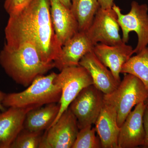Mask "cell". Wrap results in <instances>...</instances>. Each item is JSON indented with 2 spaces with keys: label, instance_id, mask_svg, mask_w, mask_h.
I'll list each match as a JSON object with an SVG mask.
<instances>
[{
  "label": "cell",
  "instance_id": "obj_1",
  "mask_svg": "<svg viewBox=\"0 0 148 148\" xmlns=\"http://www.w3.org/2000/svg\"><path fill=\"white\" fill-rule=\"evenodd\" d=\"M5 35L8 46L33 44L45 63H53L61 54L62 46L54 32L50 0H32L21 11L10 15Z\"/></svg>",
  "mask_w": 148,
  "mask_h": 148
},
{
  "label": "cell",
  "instance_id": "obj_2",
  "mask_svg": "<svg viewBox=\"0 0 148 148\" xmlns=\"http://www.w3.org/2000/svg\"><path fill=\"white\" fill-rule=\"evenodd\" d=\"M0 65L12 79L26 87L37 77L55 68L54 62H44L35 46L29 42L13 47L4 45L0 52Z\"/></svg>",
  "mask_w": 148,
  "mask_h": 148
},
{
  "label": "cell",
  "instance_id": "obj_3",
  "mask_svg": "<svg viewBox=\"0 0 148 148\" xmlns=\"http://www.w3.org/2000/svg\"><path fill=\"white\" fill-rule=\"evenodd\" d=\"M57 74L53 72L47 75L39 76L24 91L6 94L3 106L6 108H37L59 103L62 91L54 81Z\"/></svg>",
  "mask_w": 148,
  "mask_h": 148
},
{
  "label": "cell",
  "instance_id": "obj_4",
  "mask_svg": "<svg viewBox=\"0 0 148 148\" xmlns=\"http://www.w3.org/2000/svg\"><path fill=\"white\" fill-rule=\"evenodd\" d=\"M125 74L118 87L104 95V102L116 110L119 127L134 106L148 99V90L141 81L131 74Z\"/></svg>",
  "mask_w": 148,
  "mask_h": 148
},
{
  "label": "cell",
  "instance_id": "obj_5",
  "mask_svg": "<svg viewBox=\"0 0 148 148\" xmlns=\"http://www.w3.org/2000/svg\"><path fill=\"white\" fill-rule=\"evenodd\" d=\"M112 8L116 12L118 22L122 31L123 42H128L129 34L134 32L138 36V42L134 49V53L140 52L148 45V6L146 4H140L135 1L131 3L128 13L123 14L119 7L114 4Z\"/></svg>",
  "mask_w": 148,
  "mask_h": 148
},
{
  "label": "cell",
  "instance_id": "obj_6",
  "mask_svg": "<svg viewBox=\"0 0 148 148\" xmlns=\"http://www.w3.org/2000/svg\"><path fill=\"white\" fill-rule=\"evenodd\" d=\"M54 81L61 88L62 93L59 102V112L50 126L54 124L62 114L69 108L72 101L83 88L93 84L90 74L80 66L64 68L57 74Z\"/></svg>",
  "mask_w": 148,
  "mask_h": 148
},
{
  "label": "cell",
  "instance_id": "obj_7",
  "mask_svg": "<svg viewBox=\"0 0 148 148\" xmlns=\"http://www.w3.org/2000/svg\"><path fill=\"white\" fill-rule=\"evenodd\" d=\"M104 95L92 84L83 88L72 101L69 108L79 129L95 124L104 104Z\"/></svg>",
  "mask_w": 148,
  "mask_h": 148
},
{
  "label": "cell",
  "instance_id": "obj_8",
  "mask_svg": "<svg viewBox=\"0 0 148 148\" xmlns=\"http://www.w3.org/2000/svg\"><path fill=\"white\" fill-rule=\"evenodd\" d=\"M79 130L76 118L69 108L46 130L38 148H72Z\"/></svg>",
  "mask_w": 148,
  "mask_h": 148
},
{
  "label": "cell",
  "instance_id": "obj_9",
  "mask_svg": "<svg viewBox=\"0 0 148 148\" xmlns=\"http://www.w3.org/2000/svg\"><path fill=\"white\" fill-rule=\"evenodd\" d=\"M120 28L117 15L112 8L100 7L86 32L95 45L101 43L114 45L123 42L120 35Z\"/></svg>",
  "mask_w": 148,
  "mask_h": 148
},
{
  "label": "cell",
  "instance_id": "obj_10",
  "mask_svg": "<svg viewBox=\"0 0 148 148\" xmlns=\"http://www.w3.org/2000/svg\"><path fill=\"white\" fill-rule=\"evenodd\" d=\"M146 106L145 102L136 105L120 127L119 148H135L144 145L145 132L143 116Z\"/></svg>",
  "mask_w": 148,
  "mask_h": 148
},
{
  "label": "cell",
  "instance_id": "obj_11",
  "mask_svg": "<svg viewBox=\"0 0 148 148\" xmlns=\"http://www.w3.org/2000/svg\"><path fill=\"white\" fill-rule=\"evenodd\" d=\"M95 45L86 32L79 31L62 46L60 56L53 62L55 68L60 71L66 67L79 66L82 58L92 52Z\"/></svg>",
  "mask_w": 148,
  "mask_h": 148
},
{
  "label": "cell",
  "instance_id": "obj_12",
  "mask_svg": "<svg viewBox=\"0 0 148 148\" xmlns=\"http://www.w3.org/2000/svg\"><path fill=\"white\" fill-rule=\"evenodd\" d=\"M93 52L119 82L122 67L134 53L132 47L124 42L114 45L98 43L94 46Z\"/></svg>",
  "mask_w": 148,
  "mask_h": 148
},
{
  "label": "cell",
  "instance_id": "obj_13",
  "mask_svg": "<svg viewBox=\"0 0 148 148\" xmlns=\"http://www.w3.org/2000/svg\"><path fill=\"white\" fill-rule=\"evenodd\" d=\"M34 109L10 107L0 112V148H10L16 137L24 129L27 113Z\"/></svg>",
  "mask_w": 148,
  "mask_h": 148
},
{
  "label": "cell",
  "instance_id": "obj_14",
  "mask_svg": "<svg viewBox=\"0 0 148 148\" xmlns=\"http://www.w3.org/2000/svg\"><path fill=\"white\" fill-rule=\"evenodd\" d=\"M50 13L56 35L63 46L79 31L77 21L71 9L59 0H50Z\"/></svg>",
  "mask_w": 148,
  "mask_h": 148
},
{
  "label": "cell",
  "instance_id": "obj_15",
  "mask_svg": "<svg viewBox=\"0 0 148 148\" xmlns=\"http://www.w3.org/2000/svg\"><path fill=\"white\" fill-rule=\"evenodd\" d=\"M90 74L93 85L104 94L112 92L120 83L116 79L110 70L96 57L93 51L84 55L79 62Z\"/></svg>",
  "mask_w": 148,
  "mask_h": 148
},
{
  "label": "cell",
  "instance_id": "obj_16",
  "mask_svg": "<svg viewBox=\"0 0 148 148\" xmlns=\"http://www.w3.org/2000/svg\"><path fill=\"white\" fill-rule=\"evenodd\" d=\"M95 125L102 148H119L120 127L118 124L117 114L114 107L104 102Z\"/></svg>",
  "mask_w": 148,
  "mask_h": 148
},
{
  "label": "cell",
  "instance_id": "obj_17",
  "mask_svg": "<svg viewBox=\"0 0 148 148\" xmlns=\"http://www.w3.org/2000/svg\"><path fill=\"white\" fill-rule=\"evenodd\" d=\"M56 103L47 104L29 111L24 121V129L32 132L46 130L53 123L59 112L60 104Z\"/></svg>",
  "mask_w": 148,
  "mask_h": 148
},
{
  "label": "cell",
  "instance_id": "obj_18",
  "mask_svg": "<svg viewBox=\"0 0 148 148\" xmlns=\"http://www.w3.org/2000/svg\"><path fill=\"white\" fill-rule=\"evenodd\" d=\"M71 11L78 24L79 31L86 32L100 8L97 0H71Z\"/></svg>",
  "mask_w": 148,
  "mask_h": 148
},
{
  "label": "cell",
  "instance_id": "obj_19",
  "mask_svg": "<svg viewBox=\"0 0 148 148\" xmlns=\"http://www.w3.org/2000/svg\"><path fill=\"white\" fill-rule=\"evenodd\" d=\"M121 73L130 74L141 81L148 91V47L131 56L122 67Z\"/></svg>",
  "mask_w": 148,
  "mask_h": 148
},
{
  "label": "cell",
  "instance_id": "obj_20",
  "mask_svg": "<svg viewBox=\"0 0 148 148\" xmlns=\"http://www.w3.org/2000/svg\"><path fill=\"white\" fill-rule=\"evenodd\" d=\"M95 127L92 125L79 129L72 148H101V140L95 135Z\"/></svg>",
  "mask_w": 148,
  "mask_h": 148
},
{
  "label": "cell",
  "instance_id": "obj_21",
  "mask_svg": "<svg viewBox=\"0 0 148 148\" xmlns=\"http://www.w3.org/2000/svg\"><path fill=\"white\" fill-rule=\"evenodd\" d=\"M42 132H32L25 129L19 133L10 148H38L42 138Z\"/></svg>",
  "mask_w": 148,
  "mask_h": 148
},
{
  "label": "cell",
  "instance_id": "obj_22",
  "mask_svg": "<svg viewBox=\"0 0 148 148\" xmlns=\"http://www.w3.org/2000/svg\"><path fill=\"white\" fill-rule=\"evenodd\" d=\"M32 0H5L4 8L9 15L16 13L24 8Z\"/></svg>",
  "mask_w": 148,
  "mask_h": 148
},
{
  "label": "cell",
  "instance_id": "obj_23",
  "mask_svg": "<svg viewBox=\"0 0 148 148\" xmlns=\"http://www.w3.org/2000/svg\"><path fill=\"white\" fill-rule=\"evenodd\" d=\"M143 123L145 132V143L143 147H148V105H146L143 116Z\"/></svg>",
  "mask_w": 148,
  "mask_h": 148
},
{
  "label": "cell",
  "instance_id": "obj_24",
  "mask_svg": "<svg viewBox=\"0 0 148 148\" xmlns=\"http://www.w3.org/2000/svg\"><path fill=\"white\" fill-rule=\"evenodd\" d=\"M100 7L103 9L112 8L114 5V0H97Z\"/></svg>",
  "mask_w": 148,
  "mask_h": 148
},
{
  "label": "cell",
  "instance_id": "obj_25",
  "mask_svg": "<svg viewBox=\"0 0 148 148\" xmlns=\"http://www.w3.org/2000/svg\"><path fill=\"white\" fill-rule=\"evenodd\" d=\"M6 94V93L0 90V111L1 112H3L6 110V108L3 106L2 104L3 100L5 97Z\"/></svg>",
  "mask_w": 148,
  "mask_h": 148
},
{
  "label": "cell",
  "instance_id": "obj_26",
  "mask_svg": "<svg viewBox=\"0 0 148 148\" xmlns=\"http://www.w3.org/2000/svg\"><path fill=\"white\" fill-rule=\"evenodd\" d=\"M64 5L68 8L71 9V0H59Z\"/></svg>",
  "mask_w": 148,
  "mask_h": 148
},
{
  "label": "cell",
  "instance_id": "obj_27",
  "mask_svg": "<svg viewBox=\"0 0 148 148\" xmlns=\"http://www.w3.org/2000/svg\"><path fill=\"white\" fill-rule=\"evenodd\" d=\"M145 103L146 105H148V99L145 102Z\"/></svg>",
  "mask_w": 148,
  "mask_h": 148
}]
</instances>
